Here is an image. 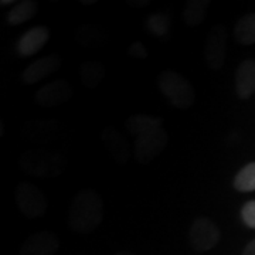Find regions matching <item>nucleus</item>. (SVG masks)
I'll return each mask as SVG.
<instances>
[{
  "label": "nucleus",
  "mask_w": 255,
  "mask_h": 255,
  "mask_svg": "<svg viewBox=\"0 0 255 255\" xmlns=\"http://www.w3.org/2000/svg\"><path fill=\"white\" fill-rule=\"evenodd\" d=\"M104 217V203L92 189H84L74 196L68 209V227L77 234H90L100 227Z\"/></svg>",
  "instance_id": "nucleus-1"
},
{
  "label": "nucleus",
  "mask_w": 255,
  "mask_h": 255,
  "mask_svg": "<svg viewBox=\"0 0 255 255\" xmlns=\"http://www.w3.org/2000/svg\"><path fill=\"white\" fill-rule=\"evenodd\" d=\"M18 166L23 172L37 179H54L65 170L67 162L61 153L54 150L30 149L21 155Z\"/></svg>",
  "instance_id": "nucleus-2"
},
{
  "label": "nucleus",
  "mask_w": 255,
  "mask_h": 255,
  "mask_svg": "<svg viewBox=\"0 0 255 255\" xmlns=\"http://www.w3.org/2000/svg\"><path fill=\"white\" fill-rule=\"evenodd\" d=\"M157 87L166 100L177 110H187L194 104V90L183 75L166 70L157 78Z\"/></svg>",
  "instance_id": "nucleus-3"
},
{
  "label": "nucleus",
  "mask_w": 255,
  "mask_h": 255,
  "mask_svg": "<svg viewBox=\"0 0 255 255\" xmlns=\"http://www.w3.org/2000/svg\"><path fill=\"white\" fill-rule=\"evenodd\" d=\"M16 201L20 211L28 219L44 216L48 207L44 191L30 183H20L16 189Z\"/></svg>",
  "instance_id": "nucleus-4"
},
{
  "label": "nucleus",
  "mask_w": 255,
  "mask_h": 255,
  "mask_svg": "<svg viewBox=\"0 0 255 255\" xmlns=\"http://www.w3.org/2000/svg\"><path fill=\"white\" fill-rule=\"evenodd\" d=\"M221 233L216 223L209 217H197L191 223L189 230V241L191 248L197 253L213 250L220 243Z\"/></svg>",
  "instance_id": "nucleus-5"
},
{
  "label": "nucleus",
  "mask_w": 255,
  "mask_h": 255,
  "mask_svg": "<svg viewBox=\"0 0 255 255\" xmlns=\"http://www.w3.org/2000/svg\"><path fill=\"white\" fill-rule=\"evenodd\" d=\"M167 142H169V136L163 128L137 136L133 146L135 160L139 164L150 163L166 149Z\"/></svg>",
  "instance_id": "nucleus-6"
},
{
  "label": "nucleus",
  "mask_w": 255,
  "mask_h": 255,
  "mask_svg": "<svg viewBox=\"0 0 255 255\" xmlns=\"http://www.w3.org/2000/svg\"><path fill=\"white\" fill-rule=\"evenodd\" d=\"M73 97V87L65 80H54L44 84L36 92V101L44 108H55Z\"/></svg>",
  "instance_id": "nucleus-7"
},
{
  "label": "nucleus",
  "mask_w": 255,
  "mask_h": 255,
  "mask_svg": "<svg viewBox=\"0 0 255 255\" xmlns=\"http://www.w3.org/2000/svg\"><path fill=\"white\" fill-rule=\"evenodd\" d=\"M227 33L223 26H214L207 36L204 46V58L211 70H220L226 61Z\"/></svg>",
  "instance_id": "nucleus-8"
},
{
  "label": "nucleus",
  "mask_w": 255,
  "mask_h": 255,
  "mask_svg": "<svg viewBox=\"0 0 255 255\" xmlns=\"http://www.w3.org/2000/svg\"><path fill=\"white\" fill-rule=\"evenodd\" d=\"M60 247V240L51 231H38L21 244L18 255H54Z\"/></svg>",
  "instance_id": "nucleus-9"
},
{
  "label": "nucleus",
  "mask_w": 255,
  "mask_h": 255,
  "mask_svg": "<svg viewBox=\"0 0 255 255\" xmlns=\"http://www.w3.org/2000/svg\"><path fill=\"white\" fill-rule=\"evenodd\" d=\"M61 65H63V60L58 54L44 55L24 68V71L21 73V80L28 85H33L55 73Z\"/></svg>",
  "instance_id": "nucleus-10"
},
{
  "label": "nucleus",
  "mask_w": 255,
  "mask_h": 255,
  "mask_svg": "<svg viewBox=\"0 0 255 255\" xmlns=\"http://www.w3.org/2000/svg\"><path fill=\"white\" fill-rule=\"evenodd\" d=\"M50 40V30L46 26H34L28 28L23 36L18 38L17 53L21 57H30L38 53Z\"/></svg>",
  "instance_id": "nucleus-11"
},
{
  "label": "nucleus",
  "mask_w": 255,
  "mask_h": 255,
  "mask_svg": "<svg viewBox=\"0 0 255 255\" xmlns=\"http://www.w3.org/2000/svg\"><path fill=\"white\" fill-rule=\"evenodd\" d=\"M101 140L108 155L119 164H125L129 160V147L127 140L114 127L104 128Z\"/></svg>",
  "instance_id": "nucleus-12"
},
{
  "label": "nucleus",
  "mask_w": 255,
  "mask_h": 255,
  "mask_svg": "<svg viewBox=\"0 0 255 255\" xmlns=\"http://www.w3.org/2000/svg\"><path fill=\"white\" fill-rule=\"evenodd\" d=\"M236 92L238 98L248 100L255 92V61L244 60L236 70Z\"/></svg>",
  "instance_id": "nucleus-13"
},
{
  "label": "nucleus",
  "mask_w": 255,
  "mask_h": 255,
  "mask_svg": "<svg viewBox=\"0 0 255 255\" xmlns=\"http://www.w3.org/2000/svg\"><path fill=\"white\" fill-rule=\"evenodd\" d=\"M127 129L135 136H140L163 128V119L152 115H132L125 121Z\"/></svg>",
  "instance_id": "nucleus-14"
},
{
  "label": "nucleus",
  "mask_w": 255,
  "mask_h": 255,
  "mask_svg": "<svg viewBox=\"0 0 255 255\" xmlns=\"http://www.w3.org/2000/svg\"><path fill=\"white\" fill-rule=\"evenodd\" d=\"M209 0H189L184 6L182 13L183 23L187 27H199L204 21L207 9H209Z\"/></svg>",
  "instance_id": "nucleus-15"
},
{
  "label": "nucleus",
  "mask_w": 255,
  "mask_h": 255,
  "mask_svg": "<svg viewBox=\"0 0 255 255\" xmlns=\"http://www.w3.org/2000/svg\"><path fill=\"white\" fill-rule=\"evenodd\" d=\"M38 13V4L33 0L17 1L7 13V23L10 26H20L36 16Z\"/></svg>",
  "instance_id": "nucleus-16"
},
{
  "label": "nucleus",
  "mask_w": 255,
  "mask_h": 255,
  "mask_svg": "<svg viewBox=\"0 0 255 255\" xmlns=\"http://www.w3.org/2000/svg\"><path fill=\"white\" fill-rule=\"evenodd\" d=\"M80 80L87 88H95L105 77V67L98 61H85L80 67Z\"/></svg>",
  "instance_id": "nucleus-17"
},
{
  "label": "nucleus",
  "mask_w": 255,
  "mask_h": 255,
  "mask_svg": "<svg viewBox=\"0 0 255 255\" xmlns=\"http://www.w3.org/2000/svg\"><path fill=\"white\" fill-rule=\"evenodd\" d=\"M234 36L240 44H255V13H248L238 18L234 26Z\"/></svg>",
  "instance_id": "nucleus-18"
},
{
  "label": "nucleus",
  "mask_w": 255,
  "mask_h": 255,
  "mask_svg": "<svg viewBox=\"0 0 255 255\" xmlns=\"http://www.w3.org/2000/svg\"><path fill=\"white\" fill-rule=\"evenodd\" d=\"M107 38V33L94 24H84L77 31V40L81 46L87 48L101 46Z\"/></svg>",
  "instance_id": "nucleus-19"
},
{
  "label": "nucleus",
  "mask_w": 255,
  "mask_h": 255,
  "mask_svg": "<svg viewBox=\"0 0 255 255\" xmlns=\"http://www.w3.org/2000/svg\"><path fill=\"white\" fill-rule=\"evenodd\" d=\"M145 24L150 34H153L157 38H166L170 31L172 18L169 14H164V13H153L146 18Z\"/></svg>",
  "instance_id": "nucleus-20"
},
{
  "label": "nucleus",
  "mask_w": 255,
  "mask_h": 255,
  "mask_svg": "<svg viewBox=\"0 0 255 255\" xmlns=\"http://www.w3.org/2000/svg\"><path fill=\"white\" fill-rule=\"evenodd\" d=\"M234 189L241 193L255 191V162L246 164L234 177Z\"/></svg>",
  "instance_id": "nucleus-21"
},
{
  "label": "nucleus",
  "mask_w": 255,
  "mask_h": 255,
  "mask_svg": "<svg viewBox=\"0 0 255 255\" xmlns=\"http://www.w3.org/2000/svg\"><path fill=\"white\" fill-rule=\"evenodd\" d=\"M241 219L247 227L255 230V200L247 201L241 209Z\"/></svg>",
  "instance_id": "nucleus-22"
},
{
  "label": "nucleus",
  "mask_w": 255,
  "mask_h": 255,
  "mask_svg": "<svg viewBox=\"0 0 255 255\" xmlns=\"http://www.w3.org/2000/svg\"><path fill=\"white\" fill-rule=\"evenodd\" d=\"M128 53H129V55H132L133 58H137V60H145L146 57H147V50H146V47L140 41L132 43L129 46V48H128Z\"/></svg>",
  "instance_id": "nucleus-23"
},
{
  "label": "nucleus",
  "mask_w": 255,
  "mask_h": 255,
  "mask_svg": "<svg viewBox=\"0 0 255 255\" xmlns=\"http://www.w3.org/2000/svg\"><path fill=\"white\" fill-rule=\"evenodd\" d=\"M243 255H255V240L250 241L243 251Z\"/></svg>",
  "instance_id": "nucleus-24"
},
{
  "label": "nucleus",
  "mask_w": 255,
  "mask_h": 255,
  "mask_svg": "<svg viewBox=\"0 0 255 255\" xmlns=\"http://www.w3.org/2000/svg\"><path fill=\"white\" fill-rule=\"evenodd\" d=\"M129 4H130L132 7H145L146 4H149V1H143V0H142V1H133V0H132V1H129Z\"/></svg>",
  "instance_id": "nucleus-25"
},
{
  "label": "nucleus",
  "mask_w": 255,
  "mask_h": 255,
  "mask_svg": "<svg viewBox=\"0 0 255 255\" xmlns=\"http://www.w3.org/2000/svg\"><path fill=\"white\" fill-rule=\"evenodd\" d=\"M0 4H1V6H4V4H16V3H14L13 0H1V1H0Z\"/></svg>",
  "instance_id": "nucleus-26"
},
{
  "label": "nucleus",
  "mask_w": 255,
  "mask_h": 255,
  "mask_svg": "<svg viewBox=\"0 0 255 255\" xmlns=\"http://www.w3.org/2000/svg\"><path fill=\"white\" fill-rule=\"evenodd\" d=\"M115 255H135V254H132V253H129V251H119V253H117Z\"/></svg>",
  "instance_id": "nucleus-27"
}]
</instances>
